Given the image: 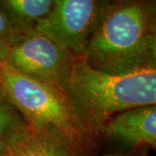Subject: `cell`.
<instances>
[{
    "label": "cell",
    "mask_w": 156,
    "mask_h": 156,
    "mask_svg": "<svg viewBox=\"0 0 156 156\" xmlns=\"http://www.w3.org/2000/svg\"><path fill=\"white\" fill-rule=\"evenodd\" d=\"M68 94L95 137L118 114L156 105V69L107 74L92 69L83 56L76 57Z\"/></svg>",
    "instance_id": "obj_2"
},
{
    "label": "cell",
    "mask_w": 156,
    "mask_h": 156,
    "mask_svg": "<svg viewBox=\"0 0 156 156\" xmlns=\"http://www.w3.org/2000/svg\"><path fill=\"white\" fill-rule=\"evenodd\" d=\"M110 3L100 0H54L50 12L37 23L35 30L73 56H83Z\"/></svg>",
    "instance_id": "obj_4"
},
{
    "label": "cell",
    "mask_w": 156,
    "mask_h": 156,
    "mask_svg": "<svg viewBox=\"0 0 156 156\" xmlns=\"http://www.w3.org/2000/svg\"><path fill=\"white\" fill-rule=\"evenodd\" d=\"M0 93L22 115L33 134L55 137L83 155L94 147L95 136L67 91L0 61Z\"/></svg>",
    "instance_id": "obj_1"
},
{
    "label": "cell",
    "mask_w": 156,
    "mask_h": 156,
    "mask_svg": "<svg viewBox=\"0 0 156 156\" xmlns=\"http://www.w3.org/2000/svg\"><path fill=\"white\" fill-rule=\"evenodd\" d=\"M148 147H132L126 153H116L102 156H148ZM2 156H83L60 140L43 134H32L15 149Z\"/></svg>",
    "instance_id": "obj_7"
},
{
    "label": "cell",
    "mask_w": 156,
    "mask_h": 156,
    "mask_svg": "<svg viewBox=\"0 0 156 156\" xmlns=\"http://www.w3.org/2000/svg\"><path fill=\"white\" fill-rule=\"evenodd\" d=\"M147 53L148 67L156 69V25L152 30L149 36Z\"/></svg>",
    "instance_id": "obj_11"
},
{
    "label": "cell",
    "mask_w": 156,
    "mask_h": 156,
    "mask_svg": "<svg viewBox=\"0 0 156 156\" xmlns=\"http://www.w3.org/2000/svg\"><path fill=\"white\" fill-rule=\"evenodd\" d=\"M155 25L156 1L111 2L83 57L107 74L149 68L147 42Z\"/></svg>",
    "instance_id": "obj_3"
},
{
    "label": "cell",
    "mask_w": 156,
    "mask_h": 156,
    "mask_svg": "<svg viewBox=\"0 0 156 156\" xmlns=\"http://www.w3.org/2000/svg\"><path fill=\"white\" fill-rule=\"evenodd\" d=\"M76 58L33 30L23 34L3 62L30 77L68 92Z\"/></svg>",
    "instance_id": "obj_5"
},
{
    "label": "cell",
    "mask_w": 156,
    "mask_h": 156,
    "mask_svg": "<svg viewBox=\"0 0 156 156\" xmlns=\"http://www.w3.org/2000/svg\"><path fill=\"white\" fill-rule=\"evenodd\" d=\"M4 11L23 33L33 30L51 11L54 0H6Z\"/></svg>",
    "instance_id": "obj_9"
},
{
    "label": "cell",
    "mask_w": 156,
    "mask_h": 156,
    "mask_svg": "<svg viewBox=\"0 0 156 156\" xmlns=\"http://www.w3.org/2000/svg\"><path fill=\"white\" fill-rule=\"evenodd\" d=\"M102 132L131 147L152 148L156 145V105L120 113L107 122Z\"/></svg>",
    "instance_id": "obj_6"
},
{
    "label": "cell",
    "mask_w": 156,
    "mask_h": 156,
    "mask_svg": "<svg viewBox=\"0 0 156 156\" xmlns=\"http://www.w3.org/2000/svg\"><path fill=\"white\" fill-rule=\"evenodd\" d=\"M23 32L0 9V61H3L11 47L17 43Z\"/></svg>",
    "instance_id": "obj_10"
},
{
    "label": "cell",
    "mask_w": 156,
    "mask_h": 156,
    "mask_svg": "<svg viewBox=\"0 0 156 156\" xmlns=\"http://www.w3.org/2000/svg\"><path fill=\"white\" fill-rule=\"evenodd\" d=\"M152 148H153V149H154V150L156 151V145H155V146H154V147H153Z\"/></svg>",
    "instance_id": "obj_12"
},
{
    "label": "cell",
    "mask_w": 156,
    "mask_h": 156,
    "mask_svg": "<svg viewBox=\"0 0 156 156\" xmlns=\"http://www.w3.org/2000/svg\"><path fill=\"white\" fill-rule=\"evenodd\" d=\"M32 134L22 115L0 93V156L15 149Z\"/></svg>",
    "instance_id": "obj_8"
}]
</instances>
